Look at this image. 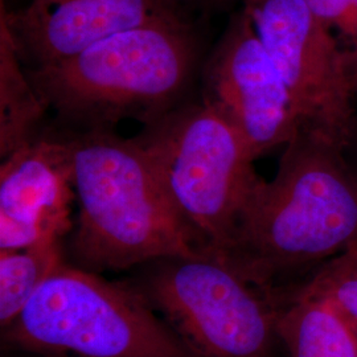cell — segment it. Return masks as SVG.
Here are the masks:
<instances>
[{
	"label": "cell",
	"instance_id": "16",
	"mask_svg": "<svg viewBox=\"0 0 357 357\" xmlns=\"http://www.w3.org/2000/svg\"><path fill=\"white\" fill-rule=\"evenodd\" d=\"M343 151H344L345 160H347L348 166L351 168V171L354 172L355 178H357V113L351 135H349L347 143L343 146Z\"/></svg>",
	"mask_w": 357,
	"mask_h": 357
},
{
	"label": "cell",
	"instance_id": "12",
	"mask_svg": "<svg viewBox=\"0 0 357 357\" xmlns=\"http://www.w3.org/2000/svg\"><path fill=\"white\" fill-rule=\"evenodd\" d=\"M48 110L8 26L0 20V153L7 158L38 138V128Z\"/></svg>",
	"mask_w": 357,
	"mask_h": 357
},
{
	"label": "cell",
	"instance_id": "18",
	"mask_svg": "<svg viewBox=\"0 0 357 357\" xmlns=\"http://www.w3.org/2000/svg\"><path fill=\"white\" fill-rule=\"evenodd\" d=\"M345 61H347V70L351 81V86L357 101V51L345 50Z\"/></svg>",
	"mask_w": 357,
	"mask_h": 357
},
{
	"label": "cell",
	"instance_id": "5",
	"mask_svg": "<svg viewBox=\"0 0 357 357\" xmlns=\"http://www.w3.org/2000/svg\"><path fill=\"white\" fill-rule=\"evenodd\" d=\"M146 153L205 252L224 257L262 178L243 138L209 106H180L146 125Z\"/></svg>",
	"mask_w": 357,
	"mask_h": 357
},
{
	"label": "cell",
	"instance_id": "6",
	"mask_svg": "<svg viewBox=\"0 0 357 357\" xmlns=\"http://www.w3.org/2000/svg\"><path fill=\"white\" fill-rule=\"evenodd\" d=\"M135 287L199 357H275V302L213 253L149 262Z\"/></svg>",
	"mask_w": 357,
	"mask_h": 357
},
{
	"label": "cell",
	"instance_id": "14",
	"mask_svg": "<svg viewBox=\"0 0 357 357\" xmlns=\"http://www.w3.org/2000/svg\"><path fill=\"white\" fill-rule=\"evenodd\" d=\"M295 290L328 301L342 312L357 335V243L324 262Z\"/></svg>",
	"mask_w": 357,
	"mask_h": 357
},
{
	"label": "cell",
	"instance_id": "17",
	"mask_svg": "<svg viewBox=\"0 0 357 357\" xmlns=\"http://www.w3.org/2000/svg\"><path fill=\"white\" fill-rule=\"evenodd\" d=\"M172 3L181 13H185V10H199V8H212L217 7L228 0H168Z\"/></svg>",
	"mask_w": 357,
	"mask_h": 357
},
{
	"label": "cell",
	"instance_id": "3",
	"mask_svg": "<svg viewBox=\"0 0 357 357\" xmlns=\"http://www.w3.org/2000/svg\"><path fill=\"white\" fill-rule=\"evenodd\" d=\"M197 44L187 17L118 32L57 64L28 69L48 109L84 131L122 119L150 125L176 107L191 82Z\"/></svg>",
	"mask_w": 357,
	"mask_h": 357
},
{
	"label": "cell",
	"instance_id": "10",
	"mask_svg": "<svg viewBox=\"0 0 357 357\" xmlns=\"http://www.w3.org/2000/svg\"><path fill=\"white\" fill-rule=\"evenodd\" d=\"M187 17L168 0H31L1 17L29 69L61 63L118 32Z\"/></svg>",
	"mask_w": 357,
	"mask_h": 357
},
{
	"label": "cell",
	"instance_id": "2",
	"mask_svg": "<svg viewBox=\"0 0 357 357\" xmlns=\"http://www.w3.org/2000/svg\"><path fill=\"white\" fill-rule=\"evenodd\" d=\"M79 213L72 252L89 271L205 252L146 153L112 130L69 139Z\"/></svg>",
	"mask_w": 357,
	"mask_h": 357
},
{
	"label": "cell",
	"instance_id": "8",
	"mask_svg": "<svg viewBox=\"0 0 357 357\" xmlns=\"http://www.w3.org/2000/svg\"><path fill=\"white\" fill-rule=\"evenodd\" d=\"M203 103L243 138L257 160L301 126L293 97L243 8L230 17L204 68Z\"/></svg>",
	"mask_w": 357,
	"mask_h": 357
},
{
	"label": "cell",
	"instance_id": "1",
	"mask_svg": "<svg viewBox=\"0 0 357 357\" xmlns=\"http://www.w3.org/2000/svg\"><path fill=\"white\" fill-rule=\"evenodd\" d=\"M357 243V178L343 146L299 126L273 180L259 181L225 258L278 301Z\"/></svg>",
	"mask_w": 357,
	"mask_h": 357
},
{
	"label": "cell",
	"instance_id": "11",
	"mask_svg": "<svg viewBox=\"0 0 357 357\" xmlns=\"http://www.w3.org/2000/svg\"><path fill=\"white\" fill-rule=\"evenodd\" d=\"M277 330L290 357H357V335L328 301L303 290L277 303Z\"/></svg>",
	"mask_w": 357,
	"mask_h": 357
},
{
	"label": "cell",
	"instance_id": "13",
	"mask_svg": "<svg viewBox=\"0 0 357 357\" xmlns=\"http://www.w3.org/2000/svg\"><path fill=\"white\" fill-rule=\"evenodd\" d=\"M61 261V240L0 252L1 328L19 315Z\"/></svg>",
	"mask_w": 357,
	"mask_h": 357
},
{
	"label": "cell",
	"instance_id": "7",
	"mask_svg": "<svg viewBox=\"0 0 357 357\" xmlns=\"http://www.w3.org/2000/svg\"><path fill=\"white\" fill-rule=\"evenodd\" d=\"M241 8L287 85L301 125L344 146L357 102L345 47L333 31L305 0H243Z\"/></svg>",
	"mask_w": 357,
	"mask_h": 357
},
{
	"label": "cell",
	"instance_id": "9",
	"mask_svg": "<svg viewBox=\"0 0 357 357\" xmlns=\"http://www.w3.org/2000/svg\"><path fill=\"white\" fill-rule=\"evenodd\" d=\"M76 199L69 139L38 137L0 166V252L61 240Z\"/></svg>",
	"mask_w": 357,
	"mask_h": 357
},
{
	"label": "cell",
	"instance_id": "15",
	"mask_svg": "<svg viewBox=\"0 0 357 357\" xmlns=\"http://www.w3.org/2000/svg\"><path fill=\"white\" fill-rule=\"evenodd\" d=\"M311 11L345 41V50H357V0H305Z\"/></svg>",
	"mask_w": 357,
	"mask_h": 357
},
{
	"label": "cell",
	"instance_id": "4",
	"mask_svg": "<svg viewBox=\"0 0 357 357\" xmlns=\"http://www.w3.org/2000/svg\"><path fill=\"white\" fill-rule=\"evenodd\" d=\"M3 330V342L40 355L199 357L137 289L61 261Z\"/></svg>",
	"mask_w": 357,
	"mask_h": 357
}]
</instances>
